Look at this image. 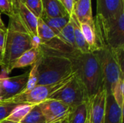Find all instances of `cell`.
Here are the masks:
<instances>
[{
	"label": "cell",
	"instance_id": "1",
	"mask_svg": "<svg viewBox=\"0 0 124 123\" xmlns=\"http://www.w3.org/2000/svg\"><path fill=\"white\" fill-rule=\"evenodd\" d=\"M39 51L40 54L37 60L38 85L55 83L75 74L73 64L67 53L41 44Z\"/></svg>",
	"mask_w": 124,
	"mask_h": 123
},
{
	"label": "cell",
	"instance_id": "2",
	"mask_svg": "<svg viewBox=\"0 0 124 123\" xmlns=\"http://www.w3.org/2000/svg\"><path fill=\"white\" fill-rule=\"evenodd\" d=\"M76 75L83 83L88 100L103 88L101 67L97 56L94 52L82 54L78 50L67 53Z\"/></svg>",
	"mask_w": 124,
	"mask_h": 123
},
{
	"label": "cell",
	"instance_id": "3",
	"mask_svg": "<svg viewBox=\"0 0 124 123\" xmlns=\"http://www.w3.org/2000/svg\"><path fill=\"white\" fill-rule=\"evenodd\" d=\"M94 27L98 49L107 48L117 55L124 54V11L116 17L107 19L96 15Z\"/></svg>",
	"mask_w": 124,
	"mask_h": 123
},
{
	"label": "cell",
	"instance_id": "4",
	"mask_svg": "<svg viewBox=\"0 0 124 123\" xmlns=\"http://www.w3.org/2000/svg\"><path fill=\"white\" fill-rule=\"evenodd\" d=\"M6 42L1 67L6 72L10 64L22 54L32 48V36L23 25L17 12L9 17Z\"/></svg>",
	"mask_w": 124,
	"mask_h": 123
},
{
	"label": "cell",
	"instance_id": "5",
	"mask_svg": "<svg viewBox=\"0 0 124 123\" xmlns=\"http://www.w3.org/2000/svg\"><path fill=\"white\" fill-rule=\"evenodd\" d=\"M94 53L98 57L101 67L103 89L107 94H112V91L121 78H124V54L117 55L107 48L99 49Z\"/></svg>",
	"mask_w": 124,
	"mask_h": 123
},
{
	"label": "cell",
	"instance_id": "6",
	"mask_svg": "<svg viewBox=\"0 0 124 123\" xmlns=\"http://www.w3.org/2000/svg\"><path fill=\"white\" fill-rule=\"evenodd\" d=\"M74 75L55 83L47 85H37L31 91L26 93H20L19 94L4 103H15L18 104H27L32 105L39 104L49 99V98L54 93L62 88Z\"/></svg>",
	"mask_w": 124,
	"mask_h": 123
},
{
	"label": "cell",
	"instance_id": "7",
	"mask_svg": "<svg viewBox=\"0 0 124 123\" xmlns=\"http://www.w3.org/2000/svg\"><path fill=\"white\" fill-rule=\"evenodd\" d=\"M49 99L60 101L70 108L88 101L86 89L76 74L62 88L54 93Z\"/></svg>",
	"mask_w": 124,
	"mask_h": 123
},
{
	"label": "cell",
	"instance_id": "8",
	"mask_svg": "<svg viewBox=\"0 0 124 123\" xmlns=\"http://www.w3.org/2000/svg\"><path fill=\"white\" fill-rule=\"evenodd\" d=\"M28 72L20 75L9 77L1 69L0 72V103L7 102L10 99L21 93L27 83Z\"/></svg>",
	"mask_w": 124,
	"mask_h": 123
},
{
	"label": "cell",
	"instance_id": "9",
	"mask_svg": "<svg viewBox=\"0 0 124 123\" xmlns=\"http://www.w3.org/2000/svg\"><path fill=\"white\" fill-rule=\"evenodd\" d=\"M39 106L45 117L46 123H54L65 120L70 108L63 102L55 99H47Z\"/></svg>",
	"mask_w": 124,
	"mask_h": 123
},
{
	"label": "cell",
	"instance_id": "10",
	"mask_svg": "<svg viewBox=\"0 0 124 123\" xmlns=\"http://www.w3.org/2000/svg\"><path fill=\"white\" fill-rule=\"evenodd\" d=\"M107 95L106 91L102 88L88 100V120L90 123H103Z\"/></svg>",
	"mask_w": 124,
	"mask_h": 123
},
{
	"label": "cell",
	"instance_id": "11",
	"mask_svg": "<svg viewBox=\"0 0 124 123\" xmlns=\"http://www.w3.org/2000/svg\"><path fill=\"white\" fill-rule=\"evenodd\" d=\"M124 11V0H97V15L111 18Z\"/></svg>",
	"mask_w": 124,
	"mask_h": 123
},
{
	"label": "cell",
	"instance_id": "12",
	"mask_svg": "<svg viewBox=\"0 0 124 123\" xmlns=\"http://www.w3.org/2000/svg\"><path fill=\"white\" fill-rule=\"evenodd\" d=\"M73 14L79 23L94 25L92 0H77L74 4Z\"/></svg>",
	"mask_w": 124,
	"mask_h": 123
},
{
	"label": "cell",
	"instance_id": "13",
	"mask_svg": "<svg viewBox=\"0 0 124 123\" xmlns=\"http://www.w3.org/2000/svg\"><path fill=\"white\" fill-rule=\"evenodd\" d=\"M17 12L23 25L25 26L31 36H37V25L39 18L36 17L24 4L20 2L17 3Z\"/></svg>",
	"mask_w": 124,
	"mask_h": 123
},
{
	"label": "cell",
	"instance_id": "14",
	"mask_svg": "<svg viewBox=\"0 0 124 123\" xmlns=\"http://www.w3.org/2000/svg\"><path fill=\"white\" fill-rule=\"evenodd\" d=\"M39 47L31 48L27 50L10 64V65L7 68V73L9 75L12 70L16 68H23L25 67L32 66L37 62L39 57Z\"/></svg>",
	"mask_w": 124,
	"mask_h": 123
},
{
	"label": "cell",
	"instance_id": "15",
	"mask_svg": "<svg viewBox=\"0 0 124 123\" xmlns=\"http://www.w3.org/2000/svg\"><path fill=\"white\" fill-rule=\"evenodd\" d=\"M124 110L116 102L112 94L107 95V102L103 123H123Z\"/></svg>",
	"mask_w": 124,
	"mask_h": 123
},
{
	"label": "cell",
	"instance_id": "16",
	"mask_svg": "<svg viewBox=\"0 0 124 123\" xmlns=\"http://www.w3.org/2000/svg\"><path fill=\"white\" fill-rule=\"evenodd\" d=\"M41 1L43 12L50 17H60L69 14L63 4L59 0H41Z\"/></svg>",
	"mask_w": 124,
	"mask_h": 123
},
{
	"label": "cell",
	"instance_id": "17",
	"mask_svg": "<svg viewBox=\"0 0 124 123\" xmlns=\"http://www.w3.org/2000/svg\"><path fill=\"white\" fill-rule=\"evenodd\" d=\"M70 19L73 25L74 29V38H75V44L76 47V50L82 54H88L91 52L90 48L86 43L84 36L81 32L80 24L78 22L76 17L72 14L70 15Z\"/></svg>",
	"mask_w": 124,
	"mask_h": 123
},
{
	"label": "cell",
	"instance_id": "18",
	"mask_svg": "<svg viewBox=\"0 0 124 123\" xmlns=\"http://www.w3.org/2000/svg\"><path fill=\"white\" fill-rule=\"evenodd\" d=\"M88 121L87 102L70 108L67 117V123H86Z\"/></svg>",
	"mask_w": 124,
	"mask_h": 123
},
{
	"label": "cell",
	"instance_id": "19",
	"mask_svg": "<svg viewBox=\"0 0 124 123\" xmlns=\"http://www.w3.org/2000/svg\"><path fill=\"white\" fill-rule=\"evenodd\" d=\"M40 18L52 30V31L57 36L62 29L69 22L70 20V15L68 14L60 17H50L42 12Z\"/></svg>",
	"mask_w": 124,
	"mask_h": 123
},
{
	"label": "cell",
	"instance_id": "20",
	"mask_svg": "<svg viewBox=\"0 0 124 123\" xmlns=\"http://www.w3.org/2000/svg\"><path fill=\"white\" fill-rule=\"evenodd\" d=\"M81 32L84 36V38L88 43L91 52L96 51L98 48L97 46L96 35L94 32V25H90L88 23H79Z\"/></svg>",
	"mask_w": 124,
	"mask_h": 123
},
{
	"label": "cell",
	"instance_id": "21",
	"mask_svg": "<svg viewBox=\"0 0 124 123\" xmlns=\"http://www.w3.org/2000/svg\"><path fill=\"white\" fill-rule=\"evenodd\" d=\"M34 105L27 104H18L6 119L7 120L16 123H20L23 119L28 115Z\"/></svg>",
	"mask_w": 124,
	"mask_h": 123
},
{
	"label": "cell",
	"instance_id": "22",
	"mask_svg": "<svg viewBox=\"0 0 124 123\" xmlns=\"http://www.w3.org/2000/svg\"><path fill=\"white\" fill-rule=\"evenodd\" d=\"M57 36L67 45H68L73 49L76 50L74 38V29L71 19L70 20L69 22L62 29V30Z\"/></svg>",
	"mask_w": 124,
	"mask_h": 123
},
{
	"label": "cell",
	"instance_id": "23",
	"mask_svg": "<svg viewBox=\"0 0 124 123\" xmlns=\"http://www.w3.org/2000/svg\"><path fill=\"white\" fill-rule=\"evenodd\" d=\"M37 35L39 37L41 43H46L57 37L52 30L40 17L38 19Z\"/></svg>",
	"mask_w": 124,
	"mask_h": 123
},
{
	"label": "cell",
	"instance_id": "24",
	"mask_svg": "<svg viewBox=\"0 0 124 123\" xmlns=\"http://www.w3.org/2000/svg\"><path fill=\"white\" fill-rule=\"evenodd\" d=\"M20 123H46L45 117L39 104H36L33 107Z\"/></svg>",
	"mask_w": 124,
	"mask_h": 123
},
{
	"label": "cell",
	"instance_id": "25",
	"mask_svg": "<svg viewBox=\"0 0 124 123\" xmlns=\"http://www.w3.org/2000/svg\"><path fill=\"white\" fill-rule=\"evenodd\" d=\"M124 78H121L118 81L115 85L113 91L112 95L120 108L124 110Z\"/></svg>",
	"mask_w": 124,
	"mask_h": 123
},
{
	"label": "cell",
	"instance_id": "26",
	"mask_svg": "<svg viewBox=\"0 0 124 123\" xmlns=\"http://www.w3.org/2000/svg\"><path fill=\"white\" fill-rule=\"evenodd\" d=\"M38 62L33 64L28 72V78L26 86L21 93H26L33 89L38 85Z\"/></svg>",
	"mask_w": 124,
	"mask_h": 123
},
{
	"label": "cell",
	"instance_id": "27",
	"mask_svg": "<svg viewBox=\"0 0 124 123\" xmlns=\"http://www.w3.org/2000/svg\"><path fill=\"white\" fill-rule=\"evenodd\" d=\"M24 4L36 17H41L43 12L41 0H25Z\"/></svg>",
	"mask_w": 124,
	"mask_h": 123
},
{
	"label": "cell",
	"instance_id": "28",
	"mask_svg": "<svg viewBox=\"0 0 124 123\" xmlns=\"http://www.w3.org/2000/svg\"><path fill=\"white\" fill-rule=\"evenodd\" d=\"M17 105L15 103H0V122L6 120Z\"/></svg>",
	"mask_w": 124,
	"mask_h": 123
},
{
	"label": "cell",
	"instance_id": "29",
	"mask_svg": "<svg viewBox=\"0 0 124 123\" xmlns=\"http://www.w3.org/2000/svg\"><path fill=\"white\" fill-rule=\"evenodd\" d=\"M15 11L9 0H0V12L11 17Z\"/></svg>",
	"mask_w": 124,
	"mask_h": 123
},
{
	"label": "cell",
	"instance_id": "30",
	"mask_svg": "<svg viewBox=\"0 0 124 123\" xmlns=\"http://www.w3.org/2000/svg\"><path fill=\"white\" fill-rule=\"evenodd\" d=\"M62 3L63 4V5H64L65 8L66 9L68 13L70 15H71L73 14L75 1L74 0H62Z\"/></svg>",
	"mask_w": 124,
	"mask_h": 123
},
{
	"label": "cell",
	"instance_id": "31",
	"mask_svg": "<svg viewBox=\"0 0 124 123\" xmlns=\"http://www.w3.org/2000/svg\"><path fill=\"white\" fill-rule=\"evenodd\" d=\"M6 34H7V32L0 30V51L3 54H4V47H5Z\"/></svg>",
	"mask_w": 124,
	"mask_h": 123
},
{
	"label": "cell",
	"instance_id": "32",
	"mask_svg": "<svg viewBox=\"0 0 124 123\" xmlns=\"http://www.w3.org/2000/svg\"><path fill=\"white\" fill-rule=\"evenodd\" d=\"M0 30L7 32V27L5 26V25L4 24V22H3V21L1 20V12H0Z\"/></svg>",
	"mask_w": 124,
	"mask_h": 123
},
{
	"label": "cell",
	"instance_id": "33",
	"mask_svg": "<svg viewBox=\"0 0 124 123\" xmlns=\"http://www.w3.org/2000/svg\"><path fill=\"white\" fill-rule=\"evenodd\" d=\"M10 2L12 3V6H13V8H14V10L15 11H17V4L16 3V0H9Z\"/></svg>",
	"mask_w": 124,
	"mask_h": 123
},
{
	"label": "cell",
	"instance_id": "34",
	"mask_svg": "<svg viewBox=\"0 0 124 123\" xmlns=\"http://www.w3.org/2000/svg\"><path fill=\"white\" fill-rule=\"evenodd\" d=\"M2 59H3V53L0 51V66L2 64Z\"/></svg>",
	"mask_w": 124,
	"mask_h": 123
},
{
	"label": "cell",
	"instance_id": "35",
	"mask_svg": "<svg viewBox=\"0 0 124 123\" xmlns=\"http://www.w3.org/2000/svg\"><path fill=\"white\" fill-rule=\"evenodd\" d=\"M0 123H14V122H12V121H9V120H4L2 121H1Z\"/></svg>",
	"mask_w": 124,
	"mask_h": 123
},
{
	"label": "cell",
	"instance_id": "36",
	"mask_svg": "<svg viewBox=\"0 0 124 123\" xmlns=\"http://www.w3.org/2000/svg\"><path fill=\"white\" fill-rule=\"evenodd\" d=\"M25 0H16V3H17H17H18V2H20V3L24 4V3H25Z\"/></svg>",
	"mask_w": 124,
	"mask_h": 123
},
{
	"label": "cell",
	"instance_id": "37",
	"mask_svg": "<svg viewBox=\"0 0 124 123\" xmlns=\"http://www.w3.org/2000/svg\"><path fill=\"white\" fill-rule=\"evenodd\" d=\"M67 123V118L65 120H62V121H59V122H56V123Z\"/></svg>",
	"mask_w": 124,
	"mask_h": 123
},
{
	"label": "cell",
	"instance_id": "38",
	"mask_svg": "<svg viewBox=\"0 0 124 123\" xmlns=\"http://www.w3.org/2000/svg\"><path fill=\"white\" fill-rule=\"evenodd\" d=\"M86 123H89V120H88V121L86 122Z\"/></svg>",
	"mask_w": 124,
	"mask_h": 123
},
{
	"label": "cell",
	"instance_id": "39",
	"mask_svg": "<svg viewBox=\"0 0 124 123\" xmlns=\"http://www.w3.org/2000/svg\"><path fill=\"white\" fill-rule=\"evenodd\" d=\"M59 1H61V2H62V0H59Z\"/></svg>",
	"mask_w": 124,
	"mask_h": 123
},
{
	"label": "cell",
	"instance_id": "40",
	"mask_svg": "<svg viewBox=\"0 0 124 123\" xmlns=\"http://www.w3.org/2000/svg\"><path fill=\"white\" fill-rule=\"evenodd\" d=\"M74 1H75V2H76V1H77V0H74Z\"/></svg>",
	"mask_w": 124,
	"mask_h": 123
}]
</instances>
